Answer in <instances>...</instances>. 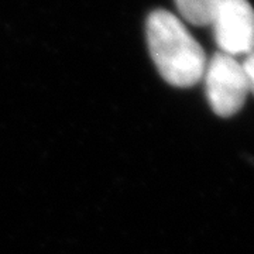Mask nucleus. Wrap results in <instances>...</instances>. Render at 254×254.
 Masks as SVG:
<instances>
[{
  "label": "nucleus",
  "instance_id": "f03ea898",
  "mask_svg": "<svg viewBox=\"0 0 254 254\" xmlns=\"http://www.w3.org/2000/svg\"><path fill=\"white\" fill-rule=\"evenodd\" d=\"M202 79L209 105L220 118L236 115L250 93L243 64L220 51L208 60Z\"/></svg>",
  "mask_w": 254,
  "mask_h": 254
},
{
  "label": "nucleus",
  "instance_id": "f257e3e1",
  "mask_svg": "<svg viewBox=\"0 0 254 254\" xmlns=\"http://www.w3.org/2000/svg\"><path fill=\"white\" fill-rule=\"evenodd\" d=\"M145 34L155 68L167 83L190 88L202 81L208 58L182 18L168 10H154L147 18Z\"/></svg>",
  "mask_w": 254,
  "mask_h": 254
},
{
  "label": "nucleus",
  "instance_id": "39448f33",
  "mask_svg": "<svg viewBox=\"0 0 254 254\" xmlns=\"http://www.w3.org/2000/svg\"><path fill=\"white\" fill-rule=\"evenodd\" d=\"M242 64H243V69H245L247 83H249V91L254 95V51L252 54L246 55Z\"/></svg>",
  "mask_w": 254,
  "mask_h": 254
},
{
  "label": "nucleus",
  "instance_id": "20e7f679",
  "mask_svg": "<svg viewBox=\"0 0 254 254\" xmlns=\"http://www.w3.org/2000/svg\"><path fill=\"white\" fill-rule=\"evenodd\" d=\"M220 0H175L184 21L193 26H209Z\"/></svg>",
  "mask_w": 254,
  "mask_h": 254
},
{
  "label": "nucleus",
  "instance_id": "7ed1b4c3",
  "mask_svg": "<svg viewBox=\"0 0 254 254\" xmlns=\"http://www.w3.org/2000/svg\"><path fill=\"white\" fill-rule=\"evenodd\" d=\"M209 26L220 53L237 58L254 51V7L249 0H220Z\"/></svg>",
  "mask_w": 254,
  "mask_h": 254
}]
</instances>
